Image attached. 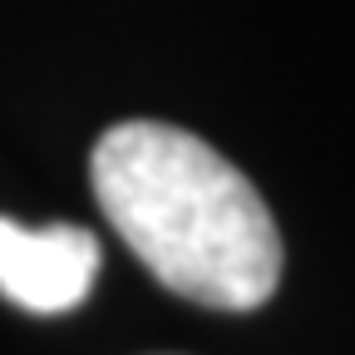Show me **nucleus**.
<instances>
[{"label": "nucleus", "instance_id": "1", "mask_svg": "<svg viewBox=\"0 0 355 355\" xmlns=\"http://www.w3.org/2000/svg\"><path fill=\"white\" fill-rule=\"evenodd\" d=\"M89 183L148 272L198 306L257 311L282 282V232L261 193L198 133L128 119L94 144Z\"/></svg>", "mask_w": 355, "mask_h": 355}, {"label": "nucleus", "instance_id": "2", "mask_svg": "<svg viewBox=\"0 0 355 355\" xmlns=\"http://www.w3.org/2000/svg\"><path fill=\"white\" fill-rule=\"evenodd\" d=\"M99 277V237L55 222V227H20L0 217V296L30 316H64Z\"/></svg>", "mask_w": 355, "mask_h": 355}]
</instances>
